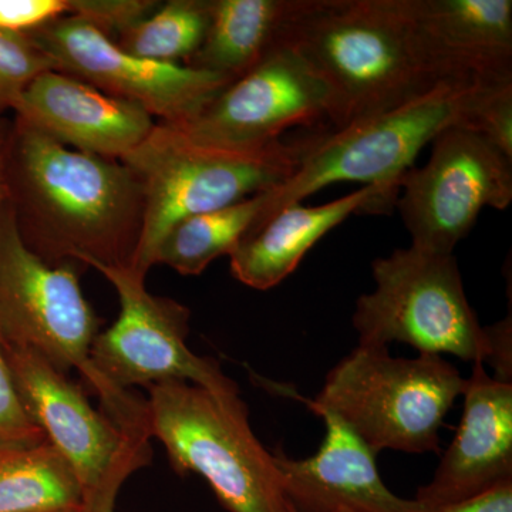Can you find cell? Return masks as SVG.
Here are the masks:
<instances>
[{
    "label": "cell",
    "instance_id": "13",
    "mask_svg": "<svg viewBox=\"0 0 512 512\" xmlns=\"http://www.w3.org/2000/svg\"><path fill=\"white\" fill-rule=\"evenodd\" d=\"M28 36L52 59L57 72L136 103L168 126H180L192 119L231 83L185 64L131 55L109 36L74 16H63Z\"/></svg>",
    "mask_w": 512,
    "mask_h": 512
},
{
    "label": "cell",
    "instance_id": "21",
    "mask_svg": "<svg viewBox=\"0 0 512 512\" xmlns=\"http://www.w3.org/2000/svg\"><path fill=\"white\" fill-rule=\"evenodd\" d=\"M265 204V192L220 210L177 222L161 239L154 265H167L181 275H200L211 262L231 255L254 225Z\"/></svg>",
    "mask_w": 512,
    "mask_h": 512
},
{
    "label": "cell",
    "instance_id": "10",
    "mask_svg": "<svg viewBox=\"0 0 512 512\" xmlns=\"http://www.w3.org/2000/svg\"><path fill=\"white\" fill-rule=\"evenodd\" d=\"M424 167H412L397 197L412 247L451 255L485 207L512 201V158L470 128L448 127L431 141Z\"/></svg>",
    "mask_w": 512,
    "mask_h": 512
},
{
    "label": "cell",
    "instance_id": "15",
    "mask_svg": "<svg viewBox=\"0 0 512 512\" xmlns=\"http://www.w3.org/2000/svg\"><path fill=\"white\" fill-rule=\"evenodd\" d=\"M322 417L326 434L315 456L293 460L274 451L286 500L298 512H429L416 500H404L383 483L376 454L329 410L311 407Z\"/></svg>",
    "mask_w": 512,
    "mask_h": 512
},
{
    "label": "cell",
    "instance_id": "12",
    "mask_svg": "<svg viewBox=\"0 0 512 512\" xmlns=\"http://www.w3.org/2000/svg\"><path fill=\"white\" fill-rule=\"evenodd\" d=\"M326 84L291 45L282 42L177 128L201 146L256 151L286 130L330 120Z\"/></svg>",
    "mask_w": 512,
    "mask_h": 512
},
{
    "label": "cell",
    "instance_id": "28",
    "mask_svg": "<svg viewBox=\"0 0 512 512\" xmlns=\"http://www.w3.org/2000/svg\"><path fill=\"white\" fill-rule=\"evenodd\" d=\"M429 512H512V480L503 481L467 500L429 508Z\"/></svg>",
    "mask_w": 512,
    "mask_h": 512
},
{
    "label": "cell",
    "instance_id": "8",
    "mask_svg": "<svg viewBox=\"0 0 512 512\" xmlns=\"http://www.w3.org/2000/svg\"><path fill=\"white\" fill-rule=\"evenodd\" d=\"M467 379L441 356L404 359L386 346H357L326 376L315 400L348 424L370 450L440 453V429Z\"/></svg>",
    "mask_w": 512,
    "mask_h": 512
},
{
    "label": "cell",
    "instance_id": "19",
    "mask_svg": "<svg viewBox=\"0 0 512 512\" xmlns=\"http://www.w3.org/2000/svg\"><path fill=\"white\" fill-rule=\"evenodd\" d=\"M301 5L302 0H211L207 36L185 66L234 82L284 42Z\"/></svg>",
    "mask_w": 512,
    "mask_h": 512
},
{
    "label": "cell",
    "instance_id": "33",
    "mask_svg": "<svg viewBox=\"0 0 512 512\" xmlns=\"http://www.w3.org/2000/svg\"><path fill=\"white\" fill-rule=\"evenodd\" d=\"M338 512H353V511L342 510V511H338Z\"/></svg>",
    "mask_w": 512,
    "mask_h": 512
},
{
    "label": "cell",
    "instance_id": "11",
    "mask_svg": "<svg viewBox=\"0 0 512 512\" xmlns=\"http://www.w3.org/2000/svg\"><path fill=\"white\" fill-rule=\"evenodd\" d=\"M116 289L120 315L94 339L92 363L121 390L164 382H187L217 394H239L220 363L187 346L190 309L170 298L151 295L146 278L130 268L97 266Z\"/></svg>",
    "mask_w": 512,
    "mask_h": 512
},
{
    "label": "cell",
    "instance_id": "27",
    "mask_svg": "<svg viewBox=\"0 0 512 512\" xmlns=\"http://www.w3.org/2000/svg\"><path fill=\"white\" fill-rule=\"evenodd\" d=\"M69 15V0H0V29L30 35Z\"/></svg>",
    "mask_w": 512,
    "mask_h": 512
},
{
    "label": "cell",
    "instance_id": "23",
    "mask_svg": "<svg viewBox=\"0 0 512 512\" xmlns=\"http://www.w3.org/2000/svg\"><path fill=\"white\" fill-rule=\"evenodd\" d=\"M49 70L55 64L28 35L0 29V110L15 111L29 84Z\"/></svg>",
    "mask_w": 512,
    "mask_h": 512
},
{
    "label": "cell",
    "instance_id": "31",
    "mask_svg": "<svg viewBox=\"0 0 512 512\" xmlns=\"http://www.w3.org/2000/svg\"><path fill=\"white\" fill-rule=\"evenodd\" d=\"M285 512H298V511H296L295 507H293V505L291 503H289L288 500H286Z\"/></svg>",
    "mask_w": 512,
    "mask_h": 512
},
{
    "label": "cell",
    "instance_id": "22",
    "mask_svg": "<svg viewBox=\"0 0 512 512\" xmlns=\"http://www.w3.org/2000/svg\"><path fill=\"white\" fill-rule=\"evenodd\" d=\"M210 20L211 0H168L114 43L141 59L185 64L204 43Z\"/></svg>",
    "mask_w": 512,
    "mask_h": 512
},
{
    "label": "cell",
    "instance_id": "20",
    "mask_svg": "<svg viewBox=\"0 0 512 512\" xmlns=\"http://www.w3.org/2000/svg\"><path fill=\"white\" fill-rule=\"evenodd\" d=\"M82 508L79 480L49 441H0V512Z\"/></svg>",
    "mask_w": 512,
    "mask_h": 512
},
{
    "label": "cell",
    "instance_id": "29",
    "mask_svg": "<svg viewBox=\"0 0 512 512\" xmlns=\"http://www.w3.org/2000/svg\"><path fill=\"white\" fill-rule=\"evenodd\" d=\"M12 124L0 120V207L9 200L8 156Z\"/></svg>",
    "mask_w": 512,
    "mask_h": 512
},
{
    "label": "cell",
    "instance_id": "24",
    "mask_svg": "<svg viewBox=\"0 0 512 512\" xmlns=\"http://www.w3.org/2000/svg\"><path fill=\"white\" fill-rule=\"evenodd\" d=\"M157 0H69V15L84 20L111 40L158 8Z\"/></svg>",
    "mask_w": 512,
    "mask_h": 512
},
{
    "label": "cell",
    "instance_id": "14",
    "mask_svg": "<svg viewBox=\"0 0 512 512\" xmlns=\"http://www.w3.org/2000/svg\"><path fill=\"white\" fill-rule=\"evenodd\" d=\"M16 117L63 146L111 160H123L140 146L156 121L143 107L49 70L22 94Z\"/></svg>",
    "mask_w": 512,
    "mask_h": 512
},
{
    "label": "cell",
    "instance_id": "2",
    "mask_svg": "<svg viewBox=\"0 0 512 512\" xmlns=\"http://www.w3.org/2000/svg\"><path fill=\"white\" fill-rule=\"evenodd\" d=\"M284 42L328 87L336 130L447 82L421 46L409 0H302Z\"/></svg>",
    "mask_w": 512,
    "mask_h": 512
},
{
    "label": "cell",
    "instance_id": "18",
    "mask_svg": "<svg viewBox=\"0 0 512 512\" xmlns=\"http://www.w3.org/2000/svg\"><path fill=\"white\" fill-rule=\"evenodd\" d=\"M396 201L384 188L365 185L328 204L288 205L252 225L229 255L232 275L249 288L268 291L288 278L320 239L350 215L384 214L393 210Z\"/></svg>",
    "mask_w": 512,
    "mask_h": 512
},
{
    "label": "cell",
    "instance_id": "26",
    "mask_svg": "<svg viewBox=\"0 0 512 512\" xmlns=\"http://www.w3.org/2000/svg\"><path fill=\"white\" fill-rule=\"evenodd\" d=\"M5 336L0 328V441L15 443H37L46 440L42 431L37 429L16 392L6 357Z\"/></svg>",
    "mask_w": 512,
    "mask_h": 512
},
{
    "label": "cell",
    "instance_id": "32",
    "mask_svg": "<svg viewBox=\"0 0 512 512\" xmlns=\"http://www.w3.org/2000/svg\"><path fill=\"white\" fill-rule=\"evenodd\" d=\"M83 510V508H82ZM82 510H59V511H49V512H83Z\"/></svg>",
    "mask_w": 512,
    "mask_h": 512
},
{
    "label": "cell",
    "instance_id": "3",
    "mask_svg": "<svg viewBox=\"0 0 512 512\" xmlns=\"http://www.w3.org/2000/svg\"><path fill=\"white\" fill-rule=\"evenodd\" d=\"M80 269L39 258L20 237L9 200L0 207V328L6 342L35 350L66 375L76 369L124 436L146 437L147 400L94 369L90 353L100 320L84 298Z\"/></svg>",
    "mask_w": 512,
    "mask_h": 512
},
{
    "label": "cell",
    "instance_id": "16",
    "mask_svg": "<svg viewBox=\"0 0 512 512\" xmlns=\"http://www.w3.org/2000/svg\"><path fill=\"white\" fill-rule=\"evenodd\" d=\"M453 443L433 480L414 500L426 508L458 503L512 480V383L493 379L474 362Z\"/></svg>",
    "mask_w": 512,
    "mask_h": 512
},
{
    "label": "cell",
    "instance_id": "6",
    "mask_svg": "<svg viewBox=\"0 0 512 512\" xmlns=\"http://www.w3.org/2000/svg\"><path fill=\"white\" fill-rule=\"evenodd\" d=\"M305 147L278 143L256 151L201 146L168 124L121 160L140 181L144 220L131 271L146 278L161 239L177 222L220 210L279 187L296 168Z\"/></svg>",
    "mask_w": 512,
    "mask_h": 512
},
{
    "label": "cell",
    "instance_id": "4",
    "mask_svg": "<svg viewBox=\"0 0 512 512\" xmlns=\"http://www.w3.org/2000/svg\"><path fill=\"white\" fill-rule=\"evenodd\" d=\"M372 272L376 289L357 299L353 315L360 346L402 342L421 355L490 363L495 379L511 383V316L480 325L453 254L396 249L377 258Z\"/></svg>",
    "mask_w": 512,
    "mask_h": 512
},
{
    "label": "cell",
    "instance_id": "30",
    "mask_svg": "<svg viewBox=\"0 0 512 512\" xmlns=\"http://www.w3.org/2000/svg\"><path fill=\"white\" fill-rule=\"evenodd\" d=\"M83 512H114V505H100V507L83 508Z\"/></svg>",
    "mask_w": 512,
    "mask_h": 512
},
{
    "label": "cell",
    "instance_id": "25",
    "mask_svg": "<svg viewBox=\"0 0 512 512\" xmlns=\"http://www.w3.org/2000/svg\"><path fill=\"white\" fill-rule=\"evenodd\" d=\"M471 130L512 158V80L491 84L485 90Z\"/></svg>",
    "mask_w": 512,
    "mask_h": 512
},
{
    "label": "cell",
    "instance_id": "1",
    "mask_svg": "<svg viewBox=\"0 0 512 512\" xmlns=\"http://www.w3.org/2000/svg\"><path fill=\"white\" fill-rule=\"evenodd\" d=\"M8 180L20 237L47 264L131 268L144 195L126 164L63 146L16 117Z\"/></svg>",
    "mask_w": 512,
    "mask_h": 512
},
{
    "label": "cell",
    "instance_id": "9",
    "mask_svg": "<svg viewBox=\"0 0 512 512\" xmlns=\"http://www.w3.org/2000/svg\"><path fill=\"white\" fill-rule=\"evenodd\" d=\"M5 349L23 410L72 467L82 487L83 508L116 505L124 481L150 463V441L124 436L94 409L82 387L35 350L8 342Z\"/></svg>",
    "mask_w": 512,
    "mask_h": 512
},
{
    "label": "cell",
    "instance_id": "17",
    "mask_svg": "<svg viewBox=\"0 0 512 512\" xmlns=\"http://www.w3.org/2000/svg\"><path fill=\"white\" fill-rule=\"evenodd\" d=\"M421 46L447 80H512L511 0H409Z\"/></svg>",
    "mask_w": 512,
    "mask_h": 512
},
{
    "label": "cell",
    "instance_id": "5",
    "mask_svg": "<svg viewBox=\"0 0 512 512\" xmlns=\"http://www.w3.org/2000/svg\"><path fill=\"white\" fill-rule=\"evenodd\" d=\"M494 83L447 80L394 109L305 141L295 173L265 192L254 225L335 183L377 185L399 197L403 175L420 151L448 127L471 128L478 103Z\"/></svg>",
    "mask_w": 512,
    "mask_h": 512
},
{
    "label": "cell",
    "instance_id": "7",
    "mask_svg": "<svg viewBox=\"0 0 512 512\" xmlns=\"http://www.w3.org/2000/svg\"><path fill=\"white\" fill-rule=\"evenodd\" d=\"M147 389L150 436L164 444L178 474L204 477L229 512H285L274 453L256 439L239 394L212 393L187 382Z\"/></svg>",
    "mask_w": 512,
    "mask_h": 512
}]
</instances>
